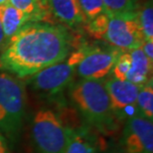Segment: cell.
Segmentation results:
<instances>
[{
    "mask_svg": "<svg viewBox=\"0 0 153 153\" xmlns=\"http://www.w3.org/2000/svg\"><path fill=\"white\" fill-rule=\"evenodd\" d=\"M31 22L30 18L7 2L2 5L1 23L6 43L10 40L24 24Z\"/></svg>",
    "mask_w": 153,
    "mask_h": 153,
    "instance_id": "cell-12",
    "label": "cell"
},
{
    "mask_svg": "<svg viewBox=\"0 0 153 153\" xmlns=\"http://www.w3.org/2000/svg\"><path fill=\"white\" fill-rule=\"evenodd\" d=\"M26 114V91L18 78L0 72V132L12 142L22 129Z\"/></svg>",
    "mask_w": 153,
    "mask_h": 153,
    "instance_id": "cell-3",
    "label": "cell"
},
{
    "mask_svg": "<svg viewBox=\"0 0 153 153\" xmlns=\"http://www.w3.org/2000/svg\"><path fill=\"white\" fill-rule=\"evenodd\" d=\"M109 20V14L106 12L97 15L90 21H87L88 24L85 26L88 33L91 37L97 40L105 39L106 29H108Z\"/></svg>",
    "mask_w": 153,
    "mask_h": 153,
    "instance_id": "cell-17",
    "label": "cell"
},
{
    "mask_svg": "<svg viewBox=\"0 0 153 153\" xmlns=\"http://www.w3.org/2000/svg\"><path fill=\"white\" fill-rule=\"evenodd\" d=\"M141 49L147 59L153 62V41H144L141 45Z\"/></svg>",
    "mask_w": 153,
    "mask_h": 153,
    "instance_id": "cell-21",
    "label": "cell"
},
{
    "mask_svg": "<svg viewBox=\"0 0 153 153\" xmlns=\"http://www.w3.org/2000/svg\"><path fill=\"white\" fill-rule=\"evenodd\" d=\"M105 11L109 15L124 14L135 11L134 0H102Z\"/></svg>",
    "mask_w": 153,
    "mask_h": 153,
    "instance_id": "cell-18",
    "label": "cell"
},
{
    "mask_svg": "<svg viewBox=\"0 0 153 153\" xmlns=\"http://www.w3.org/2000/svg\"><path fill=\"white\" fill-rule=\"evenodd\" d=\"M12 6L27 15L31 21H39L45 15L42 0H8Z\"/></svg>",
    "mask_w": 153,
    "mask_h": 153,
    "instance_id": "cell-15",
    "label": "cell"
},
{
    "mask_svg": "<svg viewBox=\"0 0 153 153\" xmlns=\"http://www.w3.org/2000/svg\"><path fill=\"white\" fill-rule=\"evenodd\" d=\"M70 97L88 124L100 133L115 132L118 121L111 111L103 79H82L72 85Z\"/></svg>",
    "mask_w": 153,
    "mask_h": 153,
    "instance_id": "cell-2",
    "label": "cell"
},
{
    "mask_svg": "<svg viewBox=\"0 0 153 153\" xmlns=\"http://www.w3.org/2000/svg\"><path fill=\"white\" fill-rule=\"evenodd\" d=\"M64 153H97V146L85 131L70 128L69 139Z\"/></svg>",
    "mask_w": 153,
    "mask_h": 153,
    "instance_id": "cell-13",
    "label": "cell"
},
{
    "mask_svg": "<svg viewBox=\"0 0 153 153\" xmlns=\"http://www.w3.org/2000/svg\"><path fill=\"white\" fill-rule=\"evenodd\" d=\"M42 2L58 20L68 26L87 22L76 0H42Z\"/></svg>",
    "mask_w": 153,
    "mask_h": 153,
    "instance_id": "cell-10",
    "label": "cell"
},
{
    "mask_svg": "<svg viewBox=\"0 0 153 153\" xmlns=\"http://www.w3.org/2000/svg\"><path fill=\"white\" fill-rule=\"evenodd\" d=\"M0 153H11L5 136H3L1 132H0Z\"/></svg>",
    "mask_w": 153,
    "mask_h": 153,
    "instance_id": "cell-22",
    "label": "cell"
},
{
    "mask_svg": "<svg viewBox=\"0 0 153 153\" xmlns=\"http://www.w3.org/2000/svg\"><path fill=\"white\" fill-rule=\"evenodd\" d=\"M111 47L121 51L140 48L144 42L136 17V11L124 14L109 15L105 39Z\"/></svg>",
    "mask_w": 153,
    "mask_h": 153,
    "instance_id": "cell-6",
    "label": "cell"
},
{
    "mask_svg": "<svg viewBox=\"0 0 153 153\" xmlns=\"http://www.w3.org/2000/svg\"><path fill=\"white\" fill-rule=\"evenodd\" d=\"M137 114L153 120V82L140 85L136 99Z\"/></svg>",
    "mask_w": 153,
    "mask_h": 153,
    "instance_id": "cell-14",
    "label": "cell"
},
{
    "mask_svg": "<svg viewBox=\"0 0 153 153\" xmlns=\"http://www.w3.org/2000/svg\"><path fill=\"white\" fill-rule=\"evenodd\" d=\"M71 36L64 27L31 21L6 43L0 67L18 79L28 78L63 61L70 54Z\"/></svg>",
    "mask_w": 153,
    "mask_h": 153,
    "instance_id": "cell-1",
    "label": "cell"
},
{
    "mask_svg": "<svg viewBox=\"0 0 153 153\" xmlns=\"http://www.w3.org/2000/svg\"><path fill=\"white\" fill-rule=\"evenodd\" d=\"M76 1L85 18V21H90L97 15L105 12L102 0H76Z\"/></svg>",
    "mask_w": 153,
    "mask_h": 153,
    "instance_id": "cell-20",
    "label": "cell"
},
{
    "mask_svg": "<svg viewBox=\"0 0 153 153\" xmlns=\"http://www.w3.org/2000/svg\"><path fill=\"white\" fill-rule=\"evenodd\" d=\"M131 65V58L129 51H122L118 58L116 59L114 68L111 72L114 75V78L119 81H126L127 75L129 72Z\"/></svg>",
    "mask_w": 153,
    "mask_h": 153,
    "instance_id": "cell-19",
    "label": "cell"
},
{
    "mask_svg": "<svg viewBox=\"0 0 153 153\" xmlns=\"http://www.w3.org/2000/svg\"><path fill=\"white\" fill-rule=\"evenodd\" d=\"M116 48H91L76 66V74L82 79H103L111 72L121 53Z\"/></svg>",
    "mask_w": 153,
    "mask_h": 153,
    "instance_id": "cell-9",
    "label": "cell"
},
{
    "mask_svg": "<svg viewBox=\"0 0 153 153\" xmlns=\"http://www.w3.org/2000/svg\"><path fill=\"white\" fill-rule=\"evenodd\" d=\"M90 47H82L70 53L63 61L43 69L30 76V82L35 91L56 94L61 93L72 82L76 69Z\"/></svg>",
    "mask_w": 153,
    "mask_h": 153,
    "instance_id": "cell-5",
    "label": "cell"
},
{
    "mask_svg": "<svg viewBox=\"0 0 153 153\" xmlns=\"http://www.w3.org/2000/svg\"><path fill=\"white\" fill-rule=\"evenodd\" d=\"M7 2H8V0H0V6L5 4V3H7Z\"/></svg>",
    "mask_w": 153,
    "mask_h": 153,
    "instance_id": "cell-24",
    "label": "cell"
},
{
    "mask_svg": "<svg viewBox=\"0 0 153 153\" xmlns=\"http://www.w3.org/2000/svg\"><path fill=\"white\" fill-rule=\"evenodd\" d=\"M123 153H153V120L133 115L125 120L121 135Z\"/></svg>",
    "mask_w": 153,
    "mask_h": 153,
    "instance_id": "cell-8",
    "label": "cell"
},
{
    "mask_svg": "<svg viewBox=\"0 0 153 153\" xmlns=\"http://www.w3.org/2000/svg\"><path fill=\"white\" fill-rule=\"evenodd\" d=\"M136 17L144 41H153V7L151 0L136 11Z\"/></svg>",
    "mask_w": 153,
    "mask_h": 153,
    "instance_id": "cell-16",
    "label": "cell"
},
{
    "mask_svg": "<svg viewBox=\"0 0 153 153\" xmlns=\"http://www.w3.org/2000/svg\"><path fill=\"white\" fill-rule=\"evenodd\" d=\"M111 153H123V152H118V151H116V152H111Z\"/></svg>",
    "mask_w": 153,
    "mask_h": 153,
    "instance_id": "cell-25",
    "label": "cell"
},
{
    "mask_svg": "<svg viewBox=\"0 0 153 153\" xmlns=\"http://www.w3.org/2000/svg\"><path fill=\"white\" fill-rule=\"evenodd\" d=\"M129 54L131 65L126 81L134 85H142L152 79L153 62L147 59L141 47L129 51Z\"/></svg>",
    "mask_w": 153,
    "mask_h": 153,
    "instance_id": "cell-11",
    "label": "cell"
},
{
    "mask_svg": "<svg viewBox=\"0 0 153 153\" xmlns=\"http://www.w3.org/2000/svg\"><path fill=\"white\" fill-rule=\"evenodd\" d=\"M111 111L118 122L137 114L136 99L140 85L128 81H119L114 76L105 81Z\"/></svg>",
    "mask_w": 153,
    "mask_h": 153,
    "instance_id": "cell-7",
    "label": "cell"
},
{
    "mask_svg": "<svg viewBox=\"0 0 153 153\" xmlns=\"http://www.w3.org/2000/svg\"><path fill=\"white\" fill-rule=\"evenodd\" d=\"M70 128L54 111L41 108L32 120V137L39 153H64Z\"/></svg>",
    "mask_w": 153,
    "mask_h": 153,
    "instance_id": "cell-4",
    "label": "cell"
},
{
    "mask_svg": "<svg viewBox=\"0 0 153 153\" xmlns=\"http://www.w3.org/2000/svg\"><path fill=\"white\" fill-rule=\"evenodd\" d=\"M1 12H2V5L0 6V51H2L6 45V40H5L4 33H3L2 23H1Z\"/></svg>",
    "mask_w": 153,
    "mask_h": 153,
    "instance_id": "cell-23",
    "label": "cell"
}]
</instances>
